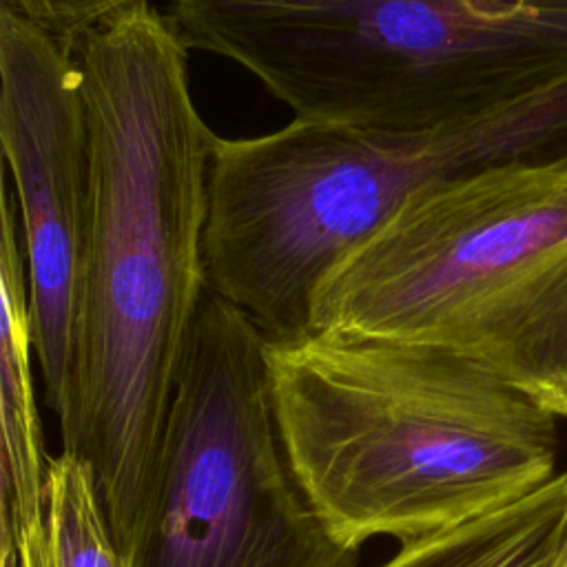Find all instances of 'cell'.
Wrapping results in <instances>:
<instances>
[{
	"label": "cell",
	"instance_id": "12",
	"mask_svg": "<svg viewBox=\"0 0 567 567\" xmlns=\"http://www.w3.org/2000/svg\"><path fill=\"white\" fill-rule=\"evenodd\" d=\"M549 567H567V538H565L563 547L558 549V554L554 556V560L549 563Z\"/></svg>",
	"mask_w": 567,
	"mask_h": 567
},
{
	"label": "cell",
	"instance_id": "1",
	"mask_svg": "<svg viewBox=\"0 0 567 567\" xmlns=\"http://www.w3.org/2000/svg\"><path fill=\"white\" fill-rule=\"evenodd\" d=\"M91 128V215L62 450L93 472L126 558L146 523L184 348L208 288L215 133L195 104L188 42L153 2L66 40Z\"/></svg>",
	"mask_w": 567,
	"mask_h": 567
},
{
	"label": "cell",
	"instance_id": "9",
	"mask_svg": "<svg viewBox=\"0 0 567 567\" xmlns=\"http://www.w3.org/2000/svg\"><path fill=\"white\" fill-rule=\"evenodd\" d=\"M567 538V472L463 525L399 545L381 567H549Z\"/></svg>",
	"mask_w": 567,
	"mask_h": 567
},
{
	"label": "cell",
	"instance_id": "3",
	"mask_svg": "<svg viewBox=\"0 0 567 567\" xmlns=\"http://www.w3.org/2000/svg\"><path fill=\"white\" fill-rule=\"evenodd\" d=\"M310 332L447 350L567 416V155L416 190L319 281Z\"/></svg>",
	"mask_w": 567,
	"mask_h": 567
},
{
	"label": "cell",
	"instance_id": "11",
	"mask_svg": "<svg viewBox=\"0 0 567 567\" xmlns=\"http://www.w3.org/2000/svg\"><path fill=\"white\" fill-rule=\"evenodd\" d=\"M151 0H2L22 20L49 31L60 40H73L100 22Z\"/></svg>",
	"mask_w": 567,
	"mask_h": 567
},
{
	"label": "cell",
	"instance_id": "6",
	"mask_svg": "<svg viewBox=\"0 0 567 567\" xmlns=\"http://www.w3.org/2000/svg\"><path fill=\"white\" fill-rule=\"evenodd\" d=\"M128 567H359L308 505L275 421L268 339L206 288Z\"/></svg>",
	"mask_w": 567,
	"mask_h": 567
},
{
	"label": "cell",
	"instance_id": "7",
	"mask_svg": "<svg viewBox=\"0 0 567 567\" xmlns=\"http://www.w3.org/2000/svg\"><path fill=\"white\" fill-rule=\"evenodd\" d=\"M0 142L18 202L35 363L60 421L73 383L91 128L71 44L7 9H0Z\"/></svg>",
	"mask_w": 567,
	"mask_h": 567
},
{
	"label": "cell",
	"instance_id": "2",
	"mask_svg": "<svg viewBox=\"0 0 567 567\" xmlns=\"http://www.w3.org/2000/svg\"><path fill=\"white\" fill-rule=\"evenodd\" d=\"M288 465L328 534L361 551L494 512L556 476V414L447 350L308 332L268 341Z\"/></svg>",
	"mask_w": 567,
	"mask_h": 567
},
{
	"label": "cell",
	"instance_id": "4",
	"mask_svg": "<svg viewBox=\"0 0 567 567\" xmlns=\"http://www.w3.org/2000/svg\"><path fill=\"white\" fill-rule=\"evenodd\" d=\"M168 16L326 126L441 128L567 78V0H168Z\"/></svg>",
	"mask_w": 567,
	"mask_h": 567
},
{
	"label": "cell",
	"instance_id": "8",
	"mask_svg": "<svg viewBox=\"0 0 567 567\" xmlns=\"http://www.w3.org/2000/svg\"><path fill=\"white\" fill-rule=\"evenodd\" d=\"M0 518L31 527L47 518L42 425L35 403L33 326L16 195L0 188Z\"/></svg>",
	"mask_w": 567,
	"mask_h": 567
},
{
	"label": "cell",
	"instance_id": "5",
	"mask_svg": "<svg viewBox=\"0 0 567 567\" xmlns=\"http://www.w3.org/2000/svg\"><path fill=\"white\" fill-rule=\"evenodd\" d=\"M567 155V78L476 120L379 133L292 120L213 142L204 259L208 288L268 341L310 332L328 270L416 190L514 159Z\"/></svg>",
	"mask_w": 567,
	"mask_h": 567
},
{
	"label": "cell",
	"instance_id": "10",
	"mask_svg": "<svg viewBox=\"0 0 567 567\" xmlns=\"http://www.w3.org/2000/svg\"><path fill=\"white\" fill-rule=\"evenodd\" d=\"M44 512L51 567H128L93 472L75 452L60 450L49 458Z\"/></svg>",
	"mask_w": 567,
	"mask_h": 567
}]
</instances>
